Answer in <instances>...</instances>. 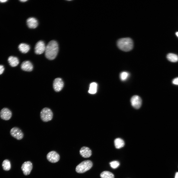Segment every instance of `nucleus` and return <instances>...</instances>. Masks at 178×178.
Listing matches in <instances>:
<instances>
[{
    "mask_svg": "<svg viewBox=\"0 0 178 178\" xmlns=\"http://www.w3.org/2000/svg\"><path fill=\"white\" fill-rule=\"evenodd\" d=\"M58 50V45L57 42L54 40L51 41L46 46L45 51V56L49 60H53L57 56Z\"/></svg>",
    "mask_w": 178,
    "mask_h": 178,
    "instance_id": "nucleus-1",
    "label": "nucleus"
},
{
    "mask_svg": "<svg viewBox=\"0 0 178 178\" xmlns=\"http://www.w3.org/2000/svg\"><path fill=\"white\" fill-rule=\"evenodd\" d=\"M117 45L120 49L125 51H128L132 49L133 43L130 38H126L118 40L117 42Z\"/></svg>",
    "mask_w": 178,
    "mask_h": 178,
    "instance_id": "nucleus-2",
    "label": "nucleus"
},
{
    "mask_svg": "<svg viewBox=\"0 0 178 178\" xmlns=\"http://www.w3.org/2000/svg\"><path fill=\"white\" fill-rule=\"evenodd\" d=\"M92 165V162L90 160L84 161L77 165L76 168V171L79 173H84L90 169Z\"/></svg>",
    "mask_w": 178,
    "mask_h": 178,
    "instance_id": "nucleus-3",
    "label": "nucleus"
},
{
    "mask_svg": "<svg viewBox=\"0 0 178 178\" xmlns=\"http://www.w3.org/2000/svg\"><path fill=\"white\" fill-rule=\"evenodd\" d=\"M53 113L51 110L47 107L43 108L40 113V118L44 122L51 120L53 117Z\"/></svg>",
    "mask_w": 178,
    "mask_h": 178,
    "instance_id": "nucleus-4",
    "label": "nucleus"
},
{
    "mask_svg": "<svg viewBox=\"0 0 178 178\" xmlns=\"http://www.w3.org/2000/svg\"><path fill=\"white\" fill-rule=\"evenodd\" d=\"M10 133L11 136L18 140H21L22 139L24 136V134L19 128L14 127L10 130Z\"/></svg>",
    "mask_w": 178,
    "mask_h": 178,
    "instance_id": "nucleus-5",
    "label": "nucleus"
},
{
    "mask_svg": "<svg viewBox=\"0 0 178 178\" xmlns=\"http://www.w3.org/2000/svg\"><path fill=\"white\" fill-rule=\"evenodd\" d=\"M12 116L11 111L7 108H4L0 111V117L2 119L8 120L10 119Z\"/></svg>",
    "mask_w": 178,
    "mask_h": 178,
    "instance_id": "nucleus-6",
    "label": "nucleus"
},
{
    "mask_svg": "<svg viewBox=\"0 0 178 178\" xmlns=\"http://www.w3.org/2000/svg\"><path fill=\"white\" fill-rule=\"evenodd\" d=\"M47 158L50 162L55 163L58 162L60 159V156L59 154L54 151H52L49 152L46 156Z\"/></svg>",
    "mask_w": 178,
    "mask_h": 178,
    "instance_id": "nucleus-7",
    "label": "nucleus"
},
{
    "mask_svg": "<svg viewBox=\"0 0 178 178\" xmlns=\"http://www.w3.org/2000/svg\"><path fill=\"white\" fill-rule=\"evenodd\" d=\"M33 168V165L31 162H25L22 164L21 167L23 174L26 176L29 175Z\"/></svg>",
    "mask_w": 178,
    "mask_h": 178,
    "instance_id": "nucleus-8",
    "label": "nucleus"
},
{
    "mask_svg": "<svg viewBox=\"0 0 178 178\" xmlns=\"http://www.w3.org/2000/svg\"><path fill=\"white\" fill-rule=\"evenodd\" d=\"M131 102L132 106L134 108L138 109L141 106L142 101L140 97L137 95H135L131 98Z\"/></svg>",
    "mask_w": 178,
    "mask_h": 178,
    "instance_id": "nucleus-9",
    "label": "nucleus"
},
{
    "mask_svg": "<svg viewBox=\"0 0 178 178\" xmlns=\"http://www.w3.org/2000/svg\"><path fill=\"white\" fill-rule=\"evenodd\" d=\"M46 46L44 42L40 41L36 44L35 47V52L37 54H41L45 51Z\"/></svg>",
    "mask_w": 178,
    "mask_h": 178,
    "instance_id": "nucleus-10",
    "label": "nucleus"
},
{
    "mask_svg": "<svg viewBox=\"0 0 178 178\" xmlns=\"http://www.w3.org/2000/svg\"><path fill=\"white\" fill-rule=\"evenodd\" d=\"M64 85V82L60 78H57L55 79L53 83V88L56 92L60 91L63 89Z\"/></svg>",
    "mask_w": 178,
    "mask_h": 178,
    "instance_id": "nucleus-11",
    "label": "nucleus"
},
{
    "mask_svg": "<svg viewBox=\"0 0 178 178\" xmlns=\"http://www.w3.org/2000/svg\"><path fill=\"white\" fill-rule=\"evenodd\" d=\"M80 153L83 157L87 158L91 156L92 152L89 148L84 146L81 148L80 151Z\"/></svg>",
    "mask_w": 178,
    "mask_h": 178,
    "instance_id": "nucleus-12",
    "label": "nucleus"
},
{
    "mask_svg": "<svg viewBox=\"0 0 178 178\" xmlns=\"http://www.w3.org/2000/svg\"><path fill=\"white\" fill-rule=\"evenodd\" d=\"M26 23L28 27L32 29L36 28L38 24L37 20L34 17H30L26 21Z\"/></svg>",
    "mask_w": 178,
    "mask_h": 178,
    "instance_id": "nucleus-13",
    "label": "nucleus"
},
{
    "mask_svg": "<svg viewBox=\"0 0 178 178\" xmlns=\"http://www.w3.org/2000/svg\"><path fill=\"white\" fill-rule=\"evenodd\" d=\"M21 67L23 70L27 71H31L33 68V66L31 63L28 61L23 62L21 65Z\"/></svg>",
    "mask_w": 178,
    "mask_h": 178,
    "instance_id": "nucleus-14",
    "label": "nucleus"
},
{
    "mask_svg": "<svg viewBox=\"0 0 178 178\" xmlns=\"http://www.w3.org/2000/svg\"><path fill=\"white\" fill-rule=\"evenodd\" d=\"M8 61L10 65L13 67L17 66L19 63V61L18 58L13 56L9 57L8 59Z\"/></svg>",
    "mask_w": 178,
    "mask_h": 178,
    "instance_id": "nucleus-15",
    "label": "nucleus"
},
{
    "mask_svg": "<svg viewBox=\"0 0 178 178\" xmlns=\"http://www.w3.org/2000/svg\"><path fill=\"white\" fill-rule=\"evenodd\" d=\"M18 48L21 52L23 53H26L29 50L30 47L27 44L22 43L19 44L18 46Z\"/></svg>",
    "mask_w": 178,
    "mask_h": 178,
    "instance_id": "nucleus-16",
    "label": "nucleus"
},
{
    "mask_svg": "<svg viewBox=\"0 0 178 178\" xmlns=\"http://www.w3.org/2000/svg\"><path fill=\"white\" fill-rule=\"evenodd\" d=\"M114 143L115 147L117 149L123 147L125 145L123 140L119 138H116L114 140Z\"/></svg>",
    "mask_w": 178,
    "mask_h": 178,
    "instance_id": "nucleus-17",
    "label": "nucleus"
},
{
    "mask_svg": "<svg viewBox=\"0 0 178 178\" xmlns=\"http://www.w3.org/2000/svg\"><path fill=\"white\" fill-rule=\"evenodd\" d=\"M97 85L95 82L91 83L90 85L88 92L89 93L93 94L95 93L97 91Z\"/></svg>",
    "mask_w": 178,
    "mask_h": 178,
    "instance_id": "nucleus-18",
    "label": "nucleus"
},
{
    "mask_svg": "<svg viewBox=\"0 0 178 178\" xmlns=\"http://www.w3.org/2000/svg\"><path fill=\"white\" fill-rule=\"evenodd\" d=\"M167 58L169 61L172 62H176L178 61V56L174 53L168 54L167 55Z\"/></svg>",
    "mask_w": 178,
    "mask_h": 178,
    "instance_id": "nucleus-19",
    "label": "nucleus"
},
{
    "mask_svg": "<svg viewBox=\"0 0 178 178\" xmlns=\"http://www.w3.org/2000/svg\"><path fill=\"white\" fill-rule=\"evenodd\" d=\"M2 166L4 170L6 171L9 170L11 168L10 161L8 159L4 160L2 162Z\"/></svg>",
    "mask_w": 178,
    "mask_h": 178,
    "instance_id": "nucleus-20",
    "label": "nucleus"
},
{
    "mask_svg": "<svg viewBox=\"0 0 178 178\" xmlns=\"http://www.w3.org/2000/svg\"><path fill=\"white\" fill-rule=\"evenodd\" d=\"M101 178H114V176L112 173L107 171L102 172L100 174Z\"/></svg>",
    "mask_w": 178,
    "mask_h": 178,
    "instance_id": "nucleus-21",
    "label": "nucleus"
},
{
    "mask_svg": "<svg viewBox=\"0 0 178 178\" xmlns=\"http://www.w3.org/2000/svg\"><path fill=\"white\" fill-rule=\"evenodd\" d=\"M129 75V73L126 71H123L120 74V78L122 81H125L128 79Z\"/></svg>",
    "mask_w": 178,
    "mask_h": 178,
    "instance_id": "nucleus-22",
    "label": "nucleus"
},
{
    "mask_svg": "<svg viewBox=\"0 0 178 178\" xmlns=\"http://www.w3.org/2000/svg\"><path fill=\"white\" fill-rule=\"evenodd\" d=\"M111 167L113 169H115L117 168L120 165L119 162L117 161H114L110 163Z\"/></svg>",
    "mask_w": 178,
    "mask_h": 178,
    "instance_id": "nucleus-23",
    "label": "nucleus"
},
{
    "mask_svg": "<svg viewBox=\"0 0 178 178\" xmlns=\"http://www.w3.org/2000/svg\"><path fill=\"white\" fill-rule=\"evenodd\" d=\"M172 83L175 85H178V77L176 78L173 79Z\"/></svg>",
    "mask_w": 178,
    "mask_h": 178,
    "instance_id": "nucleus-24",
    "label": "nucleus"
},
{
    "mask_svg": "<svg viewBox=\"0 0 178 178\" xmlns=\"http://www.w3.org/2000/svg\"><path fill=\"white\" fill-rule=\"evenodd\" d=\"M4 68L3 66L2 65H0V75L2 74L4 70Z\"/></svg>",
    "mask_w": 178,
    "mask_h": 178,
    "instance_id": "nucleus-25",
    "label": "nucleus"
},
{
    "mask_svg": "<svg viewBox=\"0 0 178 178\" xmlns=\"http://www.w3.org/2000/svg\"><path fill=\"white\" fill-rule=\"evenodd\" d=\"M7 1V0H0V2L1 3H4Z\"/></svg>",
    "mask_w": 178,
    "mask_h": 178,
    "instance_id": "nucleus-26",
    "label": "nucleus"
},
{
    "mask_svg": "<svg viewBox=\"0 0 178 178\" xmlns=\"http://www.w3.org/2000/svg\"><path fill=\"white\" fill-rule=\"evenodd\" d=\"M175 178H178V172H177L175 174Z\"/></svg>",
    "mask_w": 178,
    "mask_h": 178,
    "instance_id": "nucleus-27",
    "label": "nucleus"
},
{
    "mask_svg": "<svg viewBox=\"0 0 178 178\" xmlns=\"http://www.w3.org/2000/svg\"><path fill=\"white\" fill-rule=\"evenodd\" d=\"M20 1L22 2H26L27 1V0H20Z\"/></svg>",
    "mask_w": 178,
    "mask_h": 178,
    "instance_id": "nucleus-28",
    "label": "nucleus"
},
{
    "mask_svg": "<svg viewBox=\"0 0 178 178\" xmlns=\"http://www.w3.org/2000/svg\"><path fill=\"white\" fill-rule=\"evenodd\" d=\"M176 35L178 37V32H177L176 33Z\"/></svg>",
    "mask_w": 178,
    "mask_h": 178,
    "instance_id": "nucleus-29",
    "label": "nucleus"
}]
</instances>
